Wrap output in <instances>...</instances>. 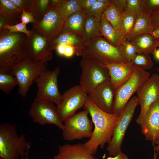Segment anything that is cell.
I'll return each instance as SVG.
<instances>
[{"label":"cell","mask_w":159,"mask_h":159,"mask_svg":"<svg viewBox=\"0 0 159 159\" xmlns=\"http://www.w3.org/2000/svg\"><path fill=\"white\" fill-rule=\"evenodd\" d=\"M84 107L88 111L94 126L91 136L84 144L88 151L94 155L98 147L103 148L110 141L119 115L102 110L94 104L88 95Z\"/></svg>","instance_id":"6da1fadb"},{"label":"cell","mask_w":159,"mask_h":159,"mask_svg":"<svg viewBox=\"0 0 159 159\" xmlns=\"http://www.w3.org/2000/svg\"><path fill=\"white\" fill-rule=\"evenodd\" d=\"M27 37L23 33L0 30V67L11 68L27 57Z\"/></svg>","instance_id":"7a4b0ae2"},{"label":"cell","mask_w":159,"mask_h":159,"mask_svg":"<svg viewBox=\"0 0 159 159\" xmlns=\"http://www.w3.org/2000/svg\"><path fill=\"white\" fill-rule=\"evenodd\" d=\"M122 44L119 47L115 46L100 36L91 43L76 49L75 54L82 59H92L104 64L128 63L125 56Z\"/></svg>","instance_id":"3957f363"},{"label":"cell","mask_w":159,"mask_h":159,"mask_svg":"<svg viewBox=\"0 0 159 159\" xmlns=\"http://www.w3.org/2000/svg\"><path fill=\"white\" fill-rule=\"evenodd\" d=\"M31 146L24 134H18L15 125L0 124V159H18L26 155Z\"/></svg>","instance_id":"277c9868"},{"label":"cell","mask_w":159,"mask_h":159,"mask_svg":"<svg viewBox=\"0 0 159 159\" xmlns=\"http://www.w3.org/2000/svg\"><path fill=\"white\" fill-rule=\"evenodd\" d=\"M47 62L38 61L27 57L10 68L16 77L18 94L24 97L35 80L47 69Z\"/></svg>","instance_id":"5b68a950"},{"label":"cell","mask_w":159,"mask_h":159,"mask_svg":"<svg viewBox=\"0 0 159 159\" xmlns=\"http://www.w3.org/2000/svg\"><path fill=\"white\" fill-rule=\"evenodd\" d=\"M79 65L81 69L79 85L87 95L101 84L110 80L108 70L105 64L83 58Z\"/></svg>","instance_id":"8992f818"},{"label":"cell","mask_w":159,"mask_h":159,"mask_svg":"<svg viewBox=\"0 0 159 159\" xmlns=\"http://www.w3.org/2000/svg\"><path fill=\"white\" fill-rule=\"evenodd\" d=\"M138 104L137 96L132 97L119 116L114 129L111 139L106 149L110 156H116L121 151V146L125 132Z\"/></svg>","instance_id":"52a82bcc"},{"label":"cell","mask_w":159,"mask_h":159,"mask_svg":"<svg viewBox=\"0 0 159 159\" xmlns=\"http://www.w3.org/2000/svg\"><path fill=\"white\" fill-rule=\"evenodd\" d=\"M150 73L137 67L131 77L115 91L113 113L120 115L131 96L149 78Z\"/></svg>","instance_id":"ba28073f"},{"label":"cell","mask_w":159,"mask_h":159,"mask_svg":"<svg viewBox=\"0 0 159 159\" xmlns=\"http://www.w3.org/2000/svg\"><path fill=\"white\" fill-rule=\"evenodd\" d=\"M88 111H81L67 118L63 122L62 136L71 141L84 138H90L93 132V123L89 118Z\"/></svg>","instance_id":"9c48e42d"},{"label":"cell","mask_w":159,"mask_h":159,"mask_svg":"<svg viewBox=\"0 0 159 159\" xmlns=\"http://www.w3.org/2000/svg\"><path fill=\"white\" fill-rule=\"evenodd\" d=\"M60 71L59 66L52 70L47 69L35 80L38 88L36 97L51 101L56 106L60 104L62 98L58 84Z\"/></svg>","instance_id":"30bf717a"},{"label":"cell","mask_w":159,"mask_h":159,"mask_svg":"<svg viewBox=\"0 0 159 159\" xmlns=\"http://www.w3.org/2000/svg\"><path fill=\"white\" fill-rule=\"evenodd\" d=\"M28 114L33 121L41 125H54L62 130L63 122L57 113V106L53 102L36 97L28 110Z\"/></svg>","instance_id":"8fae6325"},{"label":"cell","mask_w":159,"mask_h":159,"mask_svg":"<svg viewBox=\"0 0 159 159\" xmlns=\"http://www.w3.org/2000/svg\"><path fill=\"white\" fill-rule=\"evenodd\" d=\"M88 96L79 85L74 86L66 90L62 95L60 103L56 106L61 120L63 122L84 107Z\"/></svg>","instance_id":"7c38bea8"},{"label":"cell","mask_w":159,"mask_h":159,"mask_svg":"<svg viewBox=\"0 0 159 159\" xmlns=\"http://www.w3.org/2000/svg\"><path fill=\"white\" fill-rule=\"evenodd\" d=\"M159 92V75L153 73L136 92L140 110L136 121L139 125L142 123L151 105L158 98Z\"/></svg>","instance_id":"4fadbf2b"},{"label":"cell","mask_w":159,"mask_h":159,"mask_svg":"<svg viewBox=\"0 0 159 159\" xmlns=\"http://www.w3.org/2000/svg\"><path fill=\"white\" fill-rule=\"evenodd\" d=\"M53 50L50 42L43 34L33 28L26 41L27 57L35 61L47 62L52 59Z\"/></svg>","instance_id":"5bb4252c"},{"label":"cell","mask_w":159,"mask_h":159,"mask_svg":"<svg viewBox=\"0 0 159 159\" xmlns=\"http://www.w3.org/2000/svg\"><path fill=\"white\" fill-rule=\"evenodd\" d=\"M31 24L51 42L62 30L64 22L58 9L50 7L40 21Z\"/></svg>","instance_id":"9a60e30c"},{"label":"cell","mask_w":159,"mask_h":159,"mask_svg":"<svg viewBox=\"0 0 159 159\" xmlns=\"http://www.w3.org/2000/svg\"><path fill=\"white\" fill-rule=\"evenodd\" d=\"M115 91L108 81L99 85L88 96L99 108L106 112L113 113Z\"/></svg>","instance_id":"2e32d148"},{"label":"cell","mask_w":159,"mask_h":159,"mask_svg":"<svg viewBox=\"0 0 159 159\" xmlns=\"http://www.w3.org/2000/svg\"><path fill=\"white\" fill-rule=\"evenodd\" d=\"M140 126L145 139L153 144L159 138V97L151 105Z\"/></svg>","instance_id":"e0dca14e"},{"label":"cell","mask_w":159,"mask_h":159,"mask_svg":"<svg viewBox=\"0 0 159 159\" xmlns=\"http://www.w3.org/2000/svg\"><path fill=\"white\" fill-rule=\"evenodd\" d=\"M109 71L110 82L116 90L132 76L137 67L130 63H109L105 64Z\"/></svg>","instance_id":"ac0fdd59"},{"label":"cell","mask_w":159,"mask_h":159,"mask_svg":"<svg viewBox=\"0 0 159 159\" xmlns=\"http://www.w3.org/2000/svg\"><path fill=\"white\" fill-rule=\"evenodd\" d=\"M58 148V153L53 159H97L88 151L84 143L66 144Z\"/></svg>","instance_id":"d6986e66"},{"label":"cell","mask_w":159,"mask_h":159,"mask_svg":"<svg viewBox=\"0 0 159 159\" xmlns=\"http://www.w3.org/2000/svg\"><path fill=\"white\" fill-rule=\"evenodd\" d=\"M130 42L135 47L137 54H154L157 49L155 39L150 33L140 35Z\"/></svg>","instance_id":"ffe728a7"},{"label":"cell","mask_w":159,"mask_h":159,"mask_svg":"<svg viewBox=\"0 0 159 159\" xmlns=\"http://www.w3.org/2000/svg\"><path fill=\"white\" fill-rule=\"evenodd\" d=\"M149 14L143 12L137 17L132 29L125 39L130 41L140 35L150 33L153 31L154 28L151 25Z\"/></svg>","instance_id":"44dd1931"},{"label":"cell","mask_w":159,"mask_h":159,"mask_svg":"<svg viewBox=\"0 0 159 159\" xmlns=\"http://www.w3.org/2000/svg\"><path fill=\"white\" fill-rule=\"evenodd\" d=\"M86 19L85 14L78 11L70 16L64 23L63 31L72 32L81 37L84 28Z\"/></svg>","instance_id":"7402d4cb"},{"label":"cell","mask_w":159,"mask_h":159,"mask_svg":"<svg viewBox=\"0 0 159 159\" xmlns=\"http://www.w3.org/2000/svg\"><path fill=\"white\" fill-rule=\"evenodd\" d=\"M86 16L84 28L80 37L85 44L91 43L101 36L100 29V20L92 16Z\"/></svg>","instance_id":"603a6c76"},{"label":"cell","mask_w":159,"mask_h":159,"mask_svg":"<svg viewBox=\"0 0 159 159\" xmlns=\"http://www.w3.org/2000/svg\"><path fill=\"white\" fill-rule=\"evenodd\" d=\"M0 16L5 19L10 25L21 21V14L9 0H0Z\"/></svg>","instance_id":"cb8c5ba5"},{"label":"cell","mask_w":159,"mask_h":159,"mask_svg":"<svg viewBox=\"0 0 159 159\" xmlns=\"http://www.w3.org/2000/svg\"><path fill=\"white\" fill-rule=\"evenodd\" d=\"M50 44L52 49L55 50L56 47L60 44L69 45L76 49L83 47L85 44L80 37L74 34L67 31L62 30Z\"/></svg>","instance_id":"d4e9b609"},{"label":"cell","mask_w":159,"mask_h":159,"mask_svg":"<svg viewBox=\"0 0 159 159\" xmlns=\"http://www.w3.org/2000/svg\"><path fill=\"white\" fill-rule=\"evenodd\" d=\"M100 35L110 44L116 47L122 44L119 36L103 13L100 19Z\"/></svg>","instance_id":"484cf974"},{"label":"cell","mask_w":159,"mask_h":159,"mask_svg":"<svg viewBox=\"0 0 159 159\" xmlns=\"http://www.w3.org/2000/svg\"><path fill=\"white\" fill-rule=\"evenodd\" d=\"M18 85L17 79L10 68L0 67V89L8 94Z\"/></svg>","instance_id":"4316f807"},{"label":"cell","mask_w":159,"mask_h":159,"mask_svg":"<svg viewBox=\"0 0 159 159\" xmlns=\"http://www.w3.org/2000/svg\"><path fill=\"white\" fill-rule=\"evenodd\" d=\"M121 13L112 1L103 13L106 19L119 36L120 40Z\"/></svg>","instance_id":"83f0119b"},{"label":"cell","mask_w":159,"mask_h":159,"mask_svg":"<svg viewBox=\"0 0 159 159\" xmlns=\"http://www.w3.org/2000/svg\"><path fill=\"white\" fill-rule=\"evenodd\" d=\"M53 7L58 9L64 23L72 14L77 11H82L78 5L77 0H59L58 3Z\"/></svg>","instance_id":"f1b7e54d"},{"label":"cell","mask_w":159,"mask_h":159,"mask_svg":"<svg viewBox=\"0 0 159 159\" xmlns=\"http://www.w3.org/2000/svg\"><path fill=\"white\" fill-rule=\"evenodd\" d=\"M137 18L135 15L127 11L121 13V43L125 39L132 29Z\"/></svg>","instance_id":"f546056e"},{"label":"cell","mask_w":159,"mask_h":159,"mask_svg":"<svg viewBox=\"0 0 159 159\" xmlns=\"http://www.w3.org/2000/svg\"><path fill=\"white\" fill-rule=\"evenodd\" d=\"M50 0H33L32 13L36 21H40L50 8Z\"/></svg>","instance_id":"4dcf8cb0"},{"label":"cell","mask_w":159,"mask_h":159,"mask_svg":"<svg viewBox=\"0 0 159 159\" xmlns=\"http://www.w3.org/2000/svg\"><path fill=\"white\" fill-rule=\"evenodd\" d=\"M112 2V0H97V2L87 12L86 16H92L100 20L104 11Z\"/></svg>","instance_id":"1f68e13d"},{"label":"cell","mask_w":159,"mask_h":159,"mask_svg":"<svg viewBox=\"0 0 159 159\" xmlns=\"http://www.w3.org/2000/svg\"><path fill=\"white\" fill-rule=\"evenodd\" d=\"M130 63L146 70L151 69L153 66V61L149 55L143 54H137Z\"/></svg>","instance_id":"d6a6232c"},{"label":"cell","mask_w":159,"mask_h":159,"mask_svg":"<svg viewBox=\"0 0 159 159\" xmlns=\"http://www.w3.org/2000/svg\"><path fill=\"white\" fill-rule=\"evenodd\" d=\"M124 47V53L128 63H131L137 54L135 47L130 42L124 39L122 42Z\"/></svg>","instance_id":"836d02e7"},{"label":"cell","mask_w":159,"mask_h":159,"mask_svg":"<svg viewBox=\"0 0 159 159\" xmlns=\"http://www.w3.org/2000/svg\"><path fill=\"white\" fill-rule=\"evenodd\" d=\"M21 14L23 11L32 13L33 0H9Z\"/></svg>","instance_id":"e575fe53"},{"label":"cell","mask_w":159,"mask_h":159,"mask_svg":"<svg viewBox=\"0 0 159 159\" xmlns=\"http://www.w3.org/2000/svg\"><path fill=\"white\" fill-rule=\"evenodd\" d=\"M126 11L131 13L137 17L143 13L140 0H126Z\"/></svg>","instance_id":"d590c367"},{"label":"cell","mask_w":159,"mask_h":159,"mask_svg":"<svg viewBox=\"0 0 159 159\" xmlns=\"http://www.w3.org/2000/svg\"><path fill=\"white\" fill-rule=\"evenodd\" d=\"M143 12L150 14L159 9V0H140Z\"/></svg>","instance_id":"8d00e7d4"},{"label":"cell","mask_w":159,"mask_h":159,"mask_svg":"<svg viewBox=\"0 0 159 159\" xmlns=\"http://www.w3.org/2000/svg\"><path fill=\"white\" fill-rule=\"evenodd\" d=\"M4 29H8L10 33L20 32L25 34L28 37L30 36L31 33V31L27 29L26 24L21 22L13 25H7Z\"/></svg>","instance_id":"74e56055"},{"label":"cell","mask_w":159,"mask_h":159,"mask_svg":"<svg viewBox=\"0 0 159 159\" xmlns=\"http://www.w3.org/2000/svg\"><path fill=\"white\" fill-rule=\"evenodd\" d=\"M77 0L80 8L84 13L88 11L97 1V0Z\"/></svg>","instance_id":"f35d334b"},{"label":"cell","mask_w":159,"mask_h":159,"mask_svg":"<svg viewBox=\"0 0 159 159\" xmlns=\"http://www.w3.org/2000/svg\"><path fill=\"white\" fill-rule=\"evenodd\" d=\"M151 25L154 29L159 28V9L149 14Z\"/></svg>","instance_id":"ab89813d"},{"label":"cell","mask_w":159,"mask_h":159,"mask_svg":"<svg viewBox=\"0 0 159 159\" xmlns=\"http://www.w3.org/2000/svg\"><path fill=\"white\" fill-rule=\"evenodd\" d=\"M36 20L32 13L26 12L23 11L21 15V22L28 24L29 23H33L36 22Z\"/></svg>","instance_id":"60d3db41"},{"label":"cell","mask_w":159,"mask_h":159,"mask_svg":"<svg viewBox=\"0 0 159 159\" xmlns=\"http://www.w3.org/2000/svg\"><path fill=\"white\" fill-rule=\"evenodd\" d=\"M112 1L117 8L121 12L126 11V0H112Z\"/></svg>","instance_id":"b9f144b4"},{"label":"cell","mask_w":159,"mask_h":159,"mask_svg":"<svg viewBox=\"0 0 159 159\" xmlns=\"http://www.w3.org/2000/svg\"><path fill=\"white\" fill-rule=\"evenodd\" d=\"M76 48L69 45H66L64 56L70 58L72 57L75 53Z\"/></svg>","instance_id":"7bdbcfd3"},{"label":"cell","mask_w":159,"mask_h":159,"mask_svg":"<svg viewBox=\"0 0 159 159\" xmlns=\"http://www.w3.org/2000/svg\"><path fill=\"white\" fill-rule=\"evenodd\" d=\"M66 45L64 44H60L58 45L56 47L55 50L56 51L59 55L64 56Z\"/></svg>","instance_id":"ee69618b"},{"label":"cell","mask_w":159,"mask_h":159,"mask_svg":"<svg viewBox=\"0 0 159 159\" xmlns=\"http://www.w3.org/2000/svg\"><path fill=\"white\" fill-rule=\"evenodd\" d=\"M106 159H129L127 155L121 151L116 156L114 157L110 156Z\"/></svg>","instance_id":"f6af8a7d"},{"label":"cell","mask_w":159,"mask_h":159,"mask_svg":"<svg viewBox=\"0 0 159 159\" xmlns=\"http://www.w3.org/2000/svg\"><path fill=\"white\" fill-rule=\"evenodd\" d=\"M150 34L155 39H159V28L154 29Z\"/></svg>","instance_id":"bcb514c9"},{"label":"cell","mask_w":159,"mask_h":159,"mask_svg":"<svg viewBox=\"0 0 159 159\" xmlns=\"http://www.w3.org/2000/svg\"><path fill=\"white\" fill-rule=\"evenodd\" d=\"M7 25H9V24L7 21L3 17L0 16V30L4 29Z\"/></svg>","instance_id":"7dc6e473"},{"label":"cell","mask_w":159,"mask_h":159,"mask_svg":"<svg viewBox=\"0 0 159 159\" xmlns=\"http://www.w3.org/2000/svg\"><path fill=\"white\" fill-rule=\"evenodd\" d=\"M154 150L156 152L159 151V138L156 139L153 144Z\"/></svg>","instance_id":"c3c4849f"},{"label":"cell","mask_w":159,"mask_h":159,"mask_svg":"<svg viewBox=\"0 0 159 159\" xmlns=\"http://www.w3.org/2000/svg\"><path fill=\"white\" fill-rule=\"evenodd\" d=\"M154 54L156 59L159 60V49H156Z\"/></svg>","instance_id":"681fc988"},{"label":"cell","mask_w":159,"mask_h":159,"mask_svg":"<svg viewBox=\"0 0 159 159\" xmlns=\"http://www.w3.org/2000/svg\"><path fill=\"white\" fill-rule=\"evenodd\" d=\"M30 148H29L27 150L26 155L24 156L21 157V159H28V155Z\"/></svg>","instance_id":"f907efd6"},{"label":"cell","mask_w":159,"mask_h":159,"mask_svg":"<svg viewBox=\"0 0 159 159\" xmlns=\"http://www.w3.org/2000/svg\"><path fill=\"white\" fill-rule=\"evenodd\" d=\"M157 157V155L156 154V152L155 150H154V156L153 159H156Z\"/></svg>","instance_id":"816d5d0a"},{"label":"cell","mask_w":159,"mask_h":159,"mask_svg":"<svg viewBox=\"0 0 159 159\" xmlns=\"http://www.w3.org/2000/svg\"><path fill=\"white\" fill-rule=\"evenodd\" d=\"M157 47H159V39H155Z\"/></svg>","instance_id":"f5cc1de1"},{"label":"cell","mask_w":159,"mask_h":159,"mask_svg":"<svg viewBox=\"0 0 159 159\" xmlns=\"http://www.w3.org/2000/svg\"><path fill=\"white\" fill-rule=\"evenodd\" d=\"M157 155L159 156V151L156 152Z\"/></svg>","instance_id":"db71d44e"},{"label":"cell","mask_w":159,"mask_h":159,"mask_svg":"<svg viewBox=\"0 0 159 159\" xmlns=\"http://www.w3.org/2000/svg\"><path fill=\"white\" fill-rule=\"evenodd\" d=\"M158 70L159 71V68H158Z\"/></svg>","instance_id":"11a10c76"},{"label":"cell","mask_w":159,"mask_h":159,"mask_svg":"<svg viewBox=\"0 0 159 159\" xmlns=\"http://www.w3.org/2000/svg\"></svg>","instance_id":"9f6ffc18"},{"label":"cell","mask_w":159,"mask_h":159,"mask_svg":"<svg viewBox=\"0 0 159 159\" xmlns=\"http://www.w3.org/2000/svg\"></svg>","instance_id":"6f0895ef"}]
</instances>
